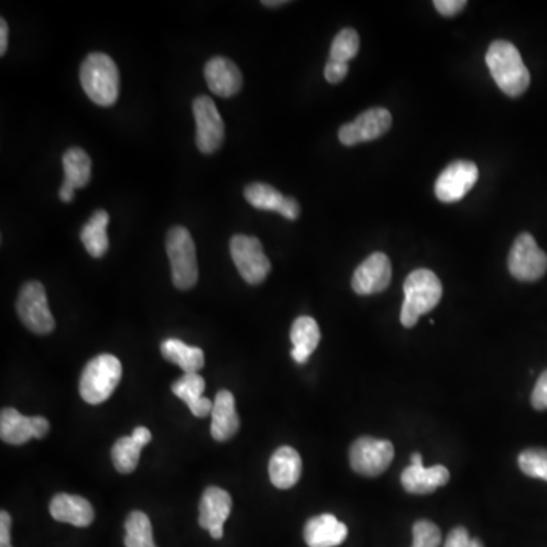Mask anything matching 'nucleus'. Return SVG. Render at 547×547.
Wrapping results in <instances>:
<instances>
[{
    "label": "nucleus",
    "instance_id": "obj_25",
    "mask_svg": "<svg viewBox=\"0 0 547 547\" xmlns=\"http://www.w3.org/2000/svg\"><path fill=\"white\" fill-rule=\"evenodd\" d=\"M321 332L317 321L310 317H300L294 321L291 329V356L297 364L303 365L314 355L320 344Z\"/></svg>",
    "mask_w": 547,
    "mask_h": 547
},
{
    "label": "nucleus",
    "instance_id": "obj_23",
    "mask_svg": "<svg viewBox=\"0 0 547 547\" xmlns=\"http://www.w3.org/2000/svg\"><path fill=\"white\" fill-rule=\"evenodd\" d=\"M450 473L444 465L424 467V465H409L403 470V488L411 494H431L437 488L444 487L449 482Z\"/></svg>",
    "mask_w": 547,
    "mask_h": 547
},
{
    "label": "nucleus",
    "instance_id": "obj_31",
    "mask_svg": "<svg viewBox=\"0 0 547 547\" xmlns=\"http://www.w3.org/2000/svg\"><path fill=\"white\" fill-rule=\"evenodd\" d=\"M519 467L526 476L547 482V450L526 449L519 455Z\"/></svg>",
    "mask_w": 547,
    "mask_h": 547
},
{
    "label": "nucleus",
    "instance_id": "obj_40",
    "mask_svg": "<svg viewBox=\"0 0 547 547\" xmlns=\"http://www.w3.org/2000/svg\"><path fill=\"white\" fill-rule=\"evenodd\" d=\"M411 464L423 465V456H421L420 453H414V455L411 456Z\"/></svg>",
    "mask_w": 547,
    "mask_h": 547
},
{
    "label": "nucleus",
    "instance_id": "obj_17",
    "mask_svg": "<svg viewBox=\"0 0 547 547\" xmlns=\"http://www.w3.org/2000/svg\"><path fill=\"white\" fill-rule=\"evenodd\" d=\"M64 183L61 186L60 200L72 203L76 189L87 186L92 177V159L84 149L70 148L63 155Z\"/></svg>",
    "mask_w": 547,
    "mask_h": 547
},
{
    "label": "nucleus",
    "instance_id": "obj_37",
    "mask_svg": "<svg viewBox=\"0 0 547 547\" xmlns=\"http://www.w3.org/2000/svg\"><path fill=\"white\" fill-rule=\"evenodd\" d=\"M11 519L10 513L2 511L0 513V547H13L11 546Z\"/></svg>",
    "mask_w": 547,
    "mask_h": 547
},
{
    "label": "nucleus",
    "instance_id": "obj_32",
    "mask_svg": "<svg viewBox=\"0 0 547 547\" xmlns=\"http://www.w3.org/2000/svg\"><path fill=\"white\" fill-rule=\"evenodd\" d=\"M412 547H438L443 541L441 529L429 520H418L412 528Z\"/></svg>",
    "mask_w": 547,
    "mask_h": 547
},
{
    "label": "nucleus",
    "instance_id": "obj_21",
    "mask_svg": "<svg viewBox=\"0 0 547 547\" xmlns=\"http://www.w3.org/2000/svg\"><path fill=\"white\" fill-rule=\"evenodd\" d=\"M239 426L241 421L236 412L233 394L227 389H222L216 394L215 402H213L212 424H210L213 440L219 443L230 440L238 434Z\"/></svg>",
    "mask_w": 547,
    "mask_h": 547
},
{
    "label": "nucleus",
    "instance_id": "obj_28",
    "mask_svg": "<svg viewBox=\"0 0 547 547\" xmlns=\"http://www.w3.org/2000/svg\"><path fill=\"white\" fill-rule=\"evenodd\" d=\"M125 547H157L152 535L149 517L142 511H133L125 522Z\"/></svg>",
    "mask_w": 547,
    "mask_h": 547
},
{
    "label": "nucleus",
    "instance_id": "obj_36",
    "mask_svg": "<svg viewBox=\"0 0 547 547\" xmlns=\"http://www.w3.org/2000/svg\"><path fill=\"white\" fill-rule=\"evenodd\" d=\"M470 541H472V537L468 534L467 529L464 526H458L447 535L443 547H470Z\"/></svg>",
    "mask_w": 547,
    "mask_h": 547
},
{
    "label": "nucleus",
    "instance_id": "obj_10",
    "mask_svg": "<svg viewBox=\"0 0 547 547\" xmlns=\"http://www.w3.org/2000/svg\"><path fill=\"white\" fill-rule=\"evenodd\" d=\"M193 116L197 122V146L203 154H213L224 142L225 127L215 102L209 96L193 101Z\"/></svg>",
    "mask_w": 547,
    "mask_h": 547
},
{
    "label": "nucleus",
    "instance_id": "obj_15",
    "mask_svg": "<svg viewBox=\"0 0 547 547\" xmlns=\"http://www.w3.org/2000/svg\"><path fill=\"white\" fill-rule=\"evenodd\" d=\"M230 494L219 487H209L204 491L200 502V523L201 528L210 532L213 540H221L224 537V523L227 522L231 513Z\"/></svg>",
    "mask_w": 547,
    "mask_h": 547
},
{
    "label": "nucleus",
    "instance_id": "obj_13",
    "mask_svg": "<svg viewBox=\"0 0 547 547\" xmlns=\"http://www.w3.org/2000/svg\"><path fill=\"white\" fill-rule=\"evenodd\" d=\"M49 429L51 426L45 417H25L14 408L0 412V438L11 446H22L32 438H45Z\"/></svg>",
    "mask_w": 547,
    "mask_h": 547
},
{
    "label": "nucleus",
    "instance_id": "obj_27",
    "mask_svg": "<svg viewBox=\"0 0 547 547\" xmlns=\"http://www.w3.org/2000/svg\"><path fill=\"white\" fill-rule=\"evenodd\" d=\"M108 222H110L108 213L105 210H96L81 230V242L86 247L87 253L95 259L105 256L110 247L107 236Z\"/></svg>",
    "mask_w": 547,
    "mask_h": 547
},
{
    "label": "nucleus",
    "instance_id": "obj_42",
    "mask_svg": "<svg viewBox=\"0 0 547 547\" xmlns=\"http://www.w3.org/2000/svg\"><path fill=\"white\" fill-rule=\"evenodd\" d=\"M470 547H484V543H482L479 538H472V541H470Z\"/></svg>",
    "mask_w": 547,
    "mask_h": 547
},
{
    "label": "nucleus",
    "instance_id": "obj_29",
    "mask_svg": "<svg viewBox=\"0 0 547 547\" xmlns=\"http://www.w3.org/2000/svg\"><path fill=\"white\" fill-rule=\"evenodd\" d=\"M142 449L143 447L131 435L119 438L111 449V461L117 472L124 475L133 473L139 465Z\"/></svg>",
    "mask_w": 547,
    "mask_h": 547
},
{
    "label": "nucleus",
    "instance_id": "obj_7",
    "mask_svg": "<svg viewBox=\"0 0 547 547\" xmlns=\"http://www.w3.org/2000/svg\"><path fill=\"white\" fill-rule=\"evenodd\" d=\"M16 307L26 329L35 335H48L55 329V320L49 309L48 297L42 283H25L20 289Z\"/></svg>",
    "mask_w": 547,
    "mask_h": 547
},
{
    "label": "nucleus",
    "instance_id": "obj_5",
    "mask_svg": "<svg viewBox=\"0 0 547 547\" xmlns=\"http://www.w3.org/2000/svg\"><path fill=\"white\" fill-rule=\"evenodd\" d=\"M166 251L171 262L172 282L175 288L187 291L197 285V248L187 228L175 225L166 236Z\"/></svg>",
    "mask_w": 547,
    "mask_h": 547
},
{
    "label": "nucleus",
    "instance_id": "obj_30",
    "mask_svg": "<svg viewBox=\"0 0 547 547\" xmlns=\"http://www.w3.org/2000/svg\"><path fill=\"white\" fill-rule=\"evenodd\" d=\"M359 48H361V38H359L358 32L353 28L342 29L333 38L330 60L348 64V61L358 55Z\"/></svg>",
    "mask_w": 547,
    "mask_h": 547
},
{
    "label": "nucleus",
    "instance_id": "obj_22",
    "mask_svg": "<svg viewBox=\"0 0 547 547\" xmlns=\"http://www.w3.org/2000/svg\"><path fill=\"white\" fill-rule=\"evenodd\" d=\"M300 453L291 446H282L274 452L269 461V479L272 485L280 490H289L301 478Z\"/></svg>",
    "mask_w": 547,
    "mask_h": 547
},
{
    "label": "nucleus",
    "instance_id": "obj_24",
    "mask_svg": "<svg viewBox=\"0 0 547 547\" xmlns=\"http://www.w3.org/2000/svg\"><path fill=\"white\" fill-rule=\"evenodd\" d=\"M204 389L206 380L198 373H184V376L172 385V393L183 400L189 406L190 412L198 418H206L213 411L212 400L203 397Z\"/></svg>",
    "mask_w": 547,
    "mask_h": 547
},
{
    "label": "nucleus",
    "instance_id": "obj_41",
    "mask_svg": "<svg viewBox=\"0 0 547 547\" xmlns=\"http://www.w3.org/2000/svg\"><path fill=\"white\" fill-rule=\"evenodd\" d=\"M285 4H288V2H285V0H280V2H268V0H265V2H263V5H265V7H279V5Z\"/></svg>",
    "mask_w": 547,
    "mask_h": 547
},
{
    "label": "nucleus",
    "instance_id": "obj_35",
    "mask_svg": "<svg viewBox=\"0 0 547 547\" xmlns=\"http://www.w3.org/2000/svg\"><path fill=\"white\" fill-rule=\"evenodd\" d=\"M434 7L444 17H453L467 7V2L465 0H435Z\"/></svg>",
    "mask_w": 547,
    "mask_h": 547
},
{
    "label": "nucleus",
    "instance_id": "obj_33",
    "mask_svg": "<svg viewBox=\"0 0 547 547\" xmlns=\"http://www.w3.org/2000/svg\"><path fill=\"white\" fill-rule=\"evenodd\" d=\"M348 75V64L341 63V61L330 60L327 61L326 67H324V76H326L327 83L339 84L344 81L345 76Z\"/></svg>",
    "mask_w": 547,
    "mask_h": 547
},
{
    "label": "nucleus",
    "instance_id": "obj_1",
    "mask_svg": "<svg viewBox=\"0 0 547 547\" xmlns=\"http://www.w3.org/2000/svg\"><path fill=\"white\" fill-rule=\"evenodd\" d=\"M494 83L511 98L522 96L531 84L528 67L523 63L519 49L513 43L497 40L491 43L485 55Z\"/></svg>",
    "mask_w": 547,
    "mask_h": 547
},
{
    "label": "nucleus",
    "instance_id": "obj_8",
    "mask_svg": "<svg viewBox=\"0 0 547 547\" xmlns=\"http://www.w3.org/2000/svg\"><path fill=\"white\" fill-rule=\"evenodd\" d=\"M394 453L396 452L391 441L361 437L351 444L350 465L358 475L376 478L388 470Z\"/></svg>",
    "mask_w": 547,
    "mask_h": 547
},
{
    "label": "nucleus",
    "instance_id": "obj_2",
    "mask_svg": "<svg viewBox=\"0 0 547 547\" xmlns=\"http://www.w3.org/2000/svg\"><path fill=\"white\" fill-rule=\"evenodd\" d=\"M405 301H403L400 321L403 327L411 329L420 320L438 306L443 297V285L435 272L429 269H417L411 272L403 285Z\"/></svg>",
    "mask_w": 547,
    "mask_h": 547
},
{
    "label": "nucleus",
    "instance_id": "obj_12",
    "mask_svg": "<svg viewBox=\"0 0 547 547\" xmlns=\"http://www.w3.org/2000/svg\"><path fill=\"white\" fill-rule=\"evenodd\" d=\"M478 178L475 163L465 160L450 163L435 183V195L441 203H458L473 189Z\"/></svg>",
    "mask_w": 547,
    "mask_h": 547
},
{
    "label": "nucleus",
    "instance_id": "obj_26",
    "mask_svg": "<svg viewBox=\"0 0 547 547\" xmlns=\"http://www.w3.org/2000/svg\"><path fill=\"white\" fill-rule=\"evenodd\" d=\"M162 356L166 361L178 365L184 373H198L203 370L204 351L198 347L184 344L180 339L169 338L162 342Z\"/></svg>",
    "mask_w": 547,
    "mask_h": 547
},
{
    "label": "nucleus",
    "instance_id": "obj_14",
    "mask_svg": "<svg viewBox=\"0 0 547 547\" xmlns=\"http://www.w3.org/2000/svg\"><path fill=\"white\" fill-rule=\"evenodd\" d=\"M393 277V266L386 254L373 253L356 269L351 288L358 295H373L385 291Z\"/></svg>",
    "mask_w": 547,
    "mask_h": 547
},
{
    "label": "nucleus",
    "instance_id": "obj_20",
    "mask_svg": "<svg viewBox=\"0 0 547 547\" xmlns=\"http://www.w3.org/2000/svg\"><path fill=\"white\" fill-rule=\"evenodd\" d=\"M303 535L309 547H338L347 540L348 528L332 514H321L307 520Z\"/></svg>",
    "mask_w": 547,
    "mask_h": 547
},
{
    "label": "nucleus",
    "instance_id": "obj_6",
    "mask_svg": "<svg viewBox=\"0 0 547 547\" xmlns=\"http://www.w3.org/2000/svg\"><path fill=\"white\" fill-rule=\"evenodd\" d=\"M231 259L248 285H260L271 272V262L263 251L262 242L254 236L236 234L230 241Z\"/></svg>",
    "mask_w": 547,
    "mask_h": 547
},
{
    "label": "nucleus",
    "instance_id": "obj_38",
    "mask_svg": "<svg viewBox=\"0 0 547 547\" xmlns=\"http://www.w3.org/2000/svg\"><path fill=\"white\" fill-rule=\"evenodd\" d=\"M131 437H133L134 440H136L137 443H139L142 447H145L146 444L151 443L152 440L151 432H149V429H146V427L143 426L136 427V429H134L133 431V434H131Z\"/></svg>",
    "mask_w": 547,
    "mask_h": 547
},
{
    "label": "nucleus",
    "instance_id": "obj_11",
    "mask_svg": "<svg viewBox=\"0 0 547 547\" xmlns=\"http://www.w3.org/2000/svg\"><path fill=\"white\" fill-rule=\"evenodd\" d=\"M393 116L386 108L376 107L359 114L355 121L342 125L338 137L342 145L355 146L371 142L388 133Z\"/></svg>",
    "mask_w": 547,
    "mask_h": 547
},
{
    "label": "nucleus",
    "instance_id": "obj_9",
    "mask_svg": "<svg viewBox=\"0 0 547 547\" xmlns=\"http://www.w3.org/2000/svg\"><path fill=\"white\" fill-rule=\"evenodd\" d=\"M508 269L520 282H537L546 274L547 254L538 247L532 234L517 236L508 256Z\"/></svg>",
    "mask_w": 547,
    "mask_h": 547
},
{
    "label": "nucleus",
    "instance_id": "obj_16",
    "mask_svg": "<svg viewBox=\"0 0 547 547\" xmlns=\"http://www.w3.org/2000/svg\"><path fill=\"white\" fill-rule=\"evenodd\" d=\"M245 200L259 210L277 212L289 221L300 218V204L291 197H285L276 187L266 183H251L245 187Z\"/></svg>",
    "mask_w": 547,
    "mask_h": 547
},
{
    "label": "nucleus",
    "instance_id": "obj_34",
    "mask_svg": "<svg viewBox=\"0 0 547 547\" xmlns=\"http://www.w3.org/2000/svg\"><path fill=\"white\" fill-rule=\"evenodd\" d=\"M531 403L537 411L547 409V370L537 380L534 391H532Z\"/></svg>",
    "mask_w": 547,
    "mask_h": 547
},
{
    "label": "nucleus",
    "instance_id": "obj_4",
    "mask_svg": "<svg viewBox=\"0 0 547 547\" xmlns=\"http://www.w3.org/2000/svg\"><path fill=\"white\" fill-rule=\"evenodd\" d=\"M121 379L122 364L116 356H96L84 367L81 374V397L90 405H101L110 399Z\"/></svg>",
    "mask_w": 547,
    "mask_h": 547
},
{
    "label": "nucleus",
    "instance_id": "obj_39",
    "mask_svg": "<svg viewBox=\"0 0 547 547\" xmlns=\"http://www.w3.org/2000/svg\"><path fill=\"white\" fill-rule=\"evenodd\" d=\"M8 49V23L7 20H0V55H5Z\"/></svg>",
    "mask_w": 547,
    "mask_h": 547
},
{
    "label": "nucleus",
    "instance_id": "obj_18",
    "mask_svg": "<svg viewBox=\"0 0 547 547\" xmlns=\"http://www.w3.org/2000/svg\"><path fill=\"white\" fill-rule=\"evenodd\" d=\"M204 76L209 89L221 98L238 95L244 83L239 67L225 57L212 58L204 67Z\"/></svg>",
    "mask_w": 547,
    "mask_h": 547
},
{
    "label": "nucleus",
    "instance_id": "obj_19",
    "mask_svg": "<svg viewBox=\"0 0 547 547\" xmlns=\"http://www.w3.org/2000/svg\"><path fill=\"white\" fill-rule=\"evenodd\" d=\"M49 511L57 522L69 523L76 528H87L95 520L92 503L84 497L73 496V494H55L49 505Z\"/></svg>",
    "mask_w": 547,
    "mask_h": 547
},
{
    "label": "nucleus",
    "instance_id": "obj_3",
    "mask_svg": "<svg viewBox=\"0 0 547 547\" xmlns=\"http://www.w3.org/2000/svg\"><path fill=\"white\" fill-rule=\"evenodd\" d=\"M81 86L86 95L99 107H111L119 98L121 76L110 55L95 52L81 64Z\"/></svg>",
    "mask_w": 547,
    "mask_h": 547
}]
</instances>
